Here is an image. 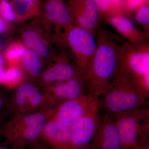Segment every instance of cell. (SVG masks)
<instances>
[{"label":"cell","instance_id":"cell-1","mask_svg":"<svg viewBox=\"0 0 149 149\" xmlns=\"http://www.w3.org/2000/svg\"><path fill=\"white\" fill-rule=\"evenodd\" d=\"M97 40L95 52L81 74L87 94L99 98L119 72L120 47L105 35Z\"/></svg>","mask_w":149,"mask_h":149},{"label":"cell","instance_id":"cell-2","mask_svg":"<svg viewBox=\"0 0 149 149\" xmlns=\"http://www.w3.org/2000/svg\"><path fill=\"white\" fill-rule=\"evenodd\" d=\"M147 100L128 76L119 72L99 97V109L113 118L146 105Z\"/></svg>","mask_w":149,"mask_h":149},{"label":"cell","instance_id":"cell-3","mask_svg":"<svg viewBox=\"0 0 149 149\" xmlns=\"http://www.w3.org/2000/svg\"><path fill=\"white\" fill-rule=\"evenodd\" d=\"M48 116L46 110L15 115L3 125V143L15 149H24L38 143Z\"/></svg>","mask_w":149,"mask_h":149},{"label":"cell","instance_id":"cell-4","mask_svg":"<svg viewBox=\"0 0 149 149\" xmlns=\"http://www.w3.org/2000/svg\"><path fill=\"white\" fill-rule=\"evenodd\" d=\"M120 47L119 72L128 76L147 98L149 94L148 46L132 43Z\"/></svg>","mask_w":149,"mask_h":149},{"label":"cell","instance_id":"cell-5","mask_svg":"<svg viewBox=\"0 0 149 149\" xmlns=\"http://www.w3.org/2000/svg\"><path fill=\"white\" fill-rule=\"evenodd\" d=\"M113 118L123 149L149 144V109L148 105Z\"/></svg>","mask_w":149,"mask_h":149},{"label":"cell","instance_id":"cell-6","mask_svg":"<svg viewBox=\"0 0 149 149\" xmlns=\"http://www.w3.org/2000/svg\"><path fill=\"white\" fill-rule=\"evenodd\" d=\"M49 39L55 47L66 48V36L74 25L67 4L64 0H44L40 17Z\"/></svg>","mask_w":149,"mask_h":149},{"label":"cell","instance_id":"cell-7","mask_svg":"<svg viewBox=\"0 0 149 149\" xmlns=\"http://www.w3.org/2000/svg\"><path fill=\"white\" fill-rule=\"evenodd\" d=\"M18 34L19 40L27 49L40 56L45 64L49 63L58 55L43 27L40 17L33 19L21 26Z\"/></svg>","mask_w":149,"mask_h":149},{"label":"cell","instance_id":"cell-8","mask_svg":"<svg viewBox=\"0 0 149 149\" xmlns=\"http://www.w3.org/2000/svg\"><path fill=\"white\" fill-rule=\"evenodd\" d=\"M65 41L67 47L73 55L74 63L82 74L95 52L97 39L93 32L74 24L68 31Z\"/></svg>","mask_w":149,"mask_h":149},{"label":"cell","instance_id":"cell-9","mask_svg":"<svg viewBox=\"0 0 149 149\" xmlns=\"http://www.w3.org/2000/svg\"><path fill=\"white\" fill-rule=\"evenodd\" d=\"M95 97L84 114L70 129L73 149H88L98 129L100 115Z\"/></svg>","mask_w":149,"mask_h":149},{"label":"cell","instance_id":"cell-10","mask_svg":"<svg viewBox=\"0 0 149 149\" xmlns=\"http://www.w3.org/2000/svg\"><path fill=\"white\" fill-rule=\"evenodd\" d=\"M45 104L44 93L31 82L25 81L16 88L9 100L8 110L15 115L37 111Z\"/></svg>","mask_w":149,"mask_h":149},{"label":"cell","instance_id":"cell-11","mask_svg":"<svg viewBox=\"0 0 149 149\" xmlns=\"http://www.w3.org/2000/svg\"><path fill=\"white\" fill-rule=\"evenodd\" d=\"M95 97L86 94L48 108V120H55L70 128L84 114Z\"/></svg>","mask_w":149,"mask_h":149},{"label":"cell","instance_id":"cell-12","mask_svg":"<svg viewBox=\"0 0 149 149\" xmlns=\"http://www.w3.org/2000/svg\"><path fill=\"white\" fill-rule=\"evenodd\" d=\"M44 91L46 104H48L49 108L87 94L81 74L69 80L50 85L44 89Z\"/></svg>","mask_w":149,"mask_h":149},{"label":"cell","instance_id":"cell-13","mask_svg":"<svg viewBox=\"0 0 149 149\" xmlns=\"http://www.w3.org/2000/svg\"><path fill=\"white\" fill-rule=\"evenodd\" d=\"M74 63H72L65 54L58 55L43 70L38 79L45 89L50 85L69 80L81 74Z\"/></svg>","mask_w":149,"mask_h":149},{"label":"cell","instance_id":"cell-14","mask_svg":"<svg viewBox=\"0 0 149 149\" xmlns=\"http://www.w3.org/2000/svg\"><path fill=\"white\" fill-rule=\"evenodd\" d=\"M67 4L74 25L93 32L98 22L100 11L93 0H68Z\"/></svg>","mask_w":149,"mask_h":149},{"label":"cell","instance_id":"cell-15","mask_svg":"<svg viewBox=\"0 0 149 149\" xmlns=\"http://www.w3.org/2000/svg\"><path fill=\"white\" fill-rule=\"evenodd\" d=\"M88 149H123L114 120L106 114L100 116L97 131Z\"/></svg>","mask_w":149,"mask_h":149},{"label":"cell","instance_id":"cell-16","mask_svg":"<svg viewBox=\"0 0 149 149\" xmlns=\"http://www.w3.org/2000/svg\"><path fill=\"white\" fill-rule=\"evenodd\" d=\"M41 139L52 148L73 149L70 129L55 120H47L42 132Z\"/></svg>","mask_w":149,"mask_h":149},{"label":"cell","instance_id":"cell-17","mask_svg":"<svg viewBox=\"0 0 149 149\" xmlns=\"http://www.w3.org/2000/svg\"><path fill=\"white\" fill-rule=\"evenodd\" d=\"M109 21L118 33L129 40L130 43H141L143 41L144 35L128 17L121 15L114 14L110 17Z\"/></svg>","mask_w":149,"mask_h":149},{"label":"cell","instance_id":"cell-18","mask_svg":"<svg viewBox=\"0 0 149 149\" xmlns=\"http://www.w3.org/2000/svg\"><path fill=\"white\" fill-rule=\"evenodd\" d=\"M16 22H24L30 19L41 17L42 5L26 1L11 0Z\"/></svg>","mask_w":149,"mask_h":149},{"label":"cell","instance_id":"cell-19","mask_svg":"<svg viewBox=\"0 0 149 149\" xmlns=\"http://www.w3.org/2000/svg\"><path fill=\"white\" fill-rule=\"evenodd\" d=\"M45 64L40 56L28 49L22 57L19 64L26 76L38 80L44 69Z\"/></svg>","mask_w":149,"mask_h":149},{"label":"cell","instance_id":"cell-20","mask_svg":"<svg viewBox=\"0 0 149 149\" xmlns=\"http://www.w3.org/2000/svg\"><path fill=\"white\" fill-rule=\"evenodd\" d=\"M27 49L20 40L11 42L4 50L3 54L7 65L9 66L19 65Z\"/></svg>","mask_w":149,"mask_h":149},{"label":"cell","instance_id":"cell-21","mask_svg":"<svg viewBox=\"0 0 149 149\" xmlns=\"http://www.w3.org/2000/svg\"><path fill=\"white\" fill-rule=\"evenodd\" d=\"M26 77L20 65L9 66L6 70L2 85L8 89L16 88L26 81Z\"/></svg>","mask_w":149,"mask_h":149},{"label":"cell","instance_id":"cell-22","mask_svg":"<svg viewBox=\"0 0 149 149\" xmlns=\"http://www.w3.org/2000/svg\"><path fill=\"white\" fill-rule=\"evenodd\" d=\"M0 15L9 22H16L11 0H0Z\"/></svg>","mask_w":149,"mask_h":149},{"label":"cell","instance_id":"cell-23","mask_svg":"<svg viewBox=\"0 0 149 149\" xmlns=\"http://www.w3.org/2000/svg\"><path fill=\"white\" fill-rule=\"evenodd\" d=\"M135 14V19L141 26L148 27L149 24V7L144 4L137 8Z\"/></svg>","mask_w":149,"mask_h":149},{"label":"cell","instance_id":"cell-24","mask_svg":"<svg viewBox=\"0 0 149 149\" xmlns=\"http://www.w3.org/2000/svg\"><path fill=\"white\" fill-rule=\"evenodd\" d=\"M15 29L13 23L6 21L0 15V36H6L11 34Z\"/></svg>","mask_w":149,"mask_h":149},{"label":"cell","instance_id":"cell-25","mask_svg":"<svg viewBox=\"0 0 149 149\" xmlns=\"http://www.w3.org/2000/svg\"><path fill=\"white\" fill-rule=\"evenodd\" d=\"M95 4L99 11L104 13L111 12V9L110 0H93Z\"/></svg>","mask_w":149,"mask_h":149},{"label":"cell","instance_id":"cell-26","mask_svg":"<svg viewBox=\"0 0 149 149\" xmlns=\"http://www.w3.org/2000/svg\"><path fill=\"white\" fill-rule=\"evenodd\" d=\"M6 63L3 54H0V85L3 84L6 70L7 68L6 67Z\"/></svg>","mask_w":149,"mask_h":149},{"label":"cell","instance_id":"cell-27","mask_svg":"<svg viewBox=\"0 0 149 149\" xmlns=\"http://www.w3.org/2000/svg\"><path fill=\"white\" fill-rule=\"evenodd\" d=\"M9 100L8 99L4 93L0 90V111L5 109L8 110Z\"/></svg>","mask_w":149,"mask_h":149},{"label":"cell","instance_id":"cell-28","mask_svg":"<svg viewBox=\"0 0 149 149\" xmlns=\"http://www.w3.org/2000/svg\"><path fill=\"white\" fill-rule=\"evenodd\" d=\"M125 2L130 9L138 8L141 6L145 4L143 0H125Z\"/></svg>","mask_w":149,"mask_h":149},{"label":"cell","instance_id":"cell-29","mask_svg":"<svg viewBox=\"0 0 149 149\" xmlns=\"http://www.w3.org/2000/svg\"><path fill=\"white\" fill-rule=\"evenodd\" d=\"M111 6V11L121 8L123 5V0H110Z\"/></svg>","mask_w":149,"mask_h":149},{"label":"cell","instance_id":"cell-30","mask_svg":"<svg viewBox=\"0 0 149 149\" xmlns=\"http://www.w3.org/2000/svg\"><path fill=\"white\" fill-rule=\"evenodd\" d=\"M32 148L34 149H54L50 148V147L47 148V147L44 146H42V145H40V144L39 143L36 144L35 146H33Z\"/></svg>","mask_w":149,"mask_h":149},{"label":"cell","instance_id":"cell-31","mask_svg":"<svg viewBox=\"0 0 149 149\" xmlns=\"http://www.w3.org/2000/svg\"><path fill=\"white\" fill-rule=\"evenodd\" d=\"M0 149H15L11 147L10 146L8 145L3 143L2 144H0Z\"/></svg>","mask_w":149,"mask_h":149},{"label":"cell","instance_id":"cell-32","mask_svg":"<svg viewBox=\"0 0 149 149\" xmlns=\"http://www.w3.org/2000/svg\"><path fill=\"white\" fill-rule=\"evenodd\" d=\"M19 1H30L37 3L39 4L42 5L43 3V1L42 0H19Z\"/></svg>","mask_w":149,"mask_h":149},{"label":"cell","instance_id":"cell-33","mask_svg":"<svg viewBox=\"0 0 149 149\" xmlns=\"http://www.w3.org/2000/svg\"><path fill=\"white\" fill-rule=\"evenodd\" d=\"M131 149H149V145H145V146H141L137 148H133Z\"/></svg>","mask_w":149,"mask_h":149},{"label":"cell","instance_id":"cell-34","mask_svg":"<svg viewBox=\"0 0 149 149\" xmlns=\"http://www.w3.org/2000/svg\"><path fill=\"white\" fill-rule=\"evenodd\" d=\"M4 47V42L1 38H0V52L3 49Z\"/></svg>","mask_w":149,"mask_h":149},{"label":"cell","instance_id":"cell-35","mask_svg":"<svg viewBox=\"0 0 149 149\" xmlns=\"http://www.w3.org/2000/svg\"><path fill=\"white\" fill-rule=\"evenodd\" d=\"M3 125L0 123V137H1V131Z\"/></svg>","mask_w":149,"mask_h":149},{"label":"cell","instance_id":"cell-36","mask_svg":"<svg viewBox=\"0 0 149 149\" xmlns=\"http://www.w3.org/2000/svg\"><path fill=\"white\" fill-rule=\"evenodd\" d=\"M143 1L144 3L146 4V3L148 2V0H143Z\"/></svg>","mask_w":149,"mask_h":149}]
</instances>
